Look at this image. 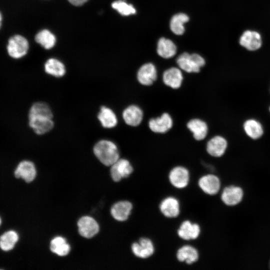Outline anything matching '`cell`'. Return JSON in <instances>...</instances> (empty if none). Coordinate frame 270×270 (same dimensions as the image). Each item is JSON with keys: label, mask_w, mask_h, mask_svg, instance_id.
I'll return each instance as SVG.
<instances>
[{"label": "cell", "mask_w": 270, "mask_h": 270, "mask_svg": "<svg viewBox=\"0 0 270 270\" xmlns=\"http://www.w3.org/2000/svg\"><path fill=\"white\" fill-rule=\"evenodd\" d=\"M98 119L105 128H112L118 122L117 116L114 110L106 106H102L98 114Z\"/></svg>", "instance_id": "cell-20"}, {"label": "cell", "mask_w": 270, "mask_h": 270, "mask_svg": "<svg viewBox=\"0 0 270 270\" xmlns=\"http://www.w3.org/2000/svg\"><path fill=\"white\" fill-rule=\"evenodd\" d=\"M132 250L136 257L146 258L152 256L154 252L152 241L148 238H141L138 242L132 245Z\"/></svg>", "instance_id": "cell-17"}, {"label": "cell", "mask_w": 270, "mask_h": 270, "mask_svg": "<svg viewBox=\"0 0 270 270\" xmlns=\"http://www.w3.org/2000/svg\"><path fill=\"white\" fill-rule=\"evenodd\" d=\"M157 70L152 63L142 65L138 69L136 78L138 82L144 86H150L157 79Z\"/></svg>", "instance_id": "cell-12"}, {"label": "cell", "mask_w": 270, "mask_h": 270, "mask_svg": "<svg viewBox=\"0 0 270 270\" xmlns=\"http://www.w3.org/2000/svg\"><path fill=\"white\" fill-rule=\"evenodd\" d=\"M132 208V203L128 201H120L114 204L111 208L112 217L120 222L125 221L130 214Z\"/></svg>", "instance_id": "cell-23"}, {"label": "cell", "mask_w": 270, "mask_h": 270, "mask_svg": "<svg viewBox=\"0 0 270 270\" xmlns=\"http://www.w3.org/2000/svg\"><path fill=\"white\" fill-rule=\"evenodd\" d=\"M88 0H68V1L72 5L80 6L82 5Z\"/></svg>", "instance_id": "cell-32"}, {"label": "cell", "mask_w": 270, "mask_h": 270, "mask_svg": "<svg viewBox=\"0 0 270 270\" xmlns=\"http://www.w3.org/2000/svg\"><path fill=\"white\" fill-rule=\"evenodd\" d=\"M188 20L189 17L185 14L180 13L174 15L170 22L171 30L176 34H182L184 32V24Z\"/></svg>", "instance_id": "cell-29"}, {"label": "cell", "mask_w": 270, "mask_h": 270, "mask_svg": "<svg viewBox=\"0 0 270 270\" xmlns=\"http://www.w3.org/2000/svg\"><path fill=\"white\" fill-rule=\"evenodd\" d=\"M51 251L59 256H65L70 251V246L62 237L57 236L53 238L50 244Z\"/></svg>", "instance_id": "cell-28"}, {"label": "cell", "mask_w": 270, "mask_h": 270, "mask_svg": "<svg viewBox=\"0 0 270 270\" xmlns=\"http://www.w3.org/2000/svg\"><path fill=\"white\" fill-rule=\"evenodd\" d=\"M2 16L1 13L0 12V28L2 25Z\"/></svg>", "instance_id": "cell-33"}, {"label": "cell", "mask_w": 270, "mask_h": 270, "mask_svg": "<svg viewBox=\"0 0 270 270\" xmlns=\"http://www.w3.org/2000/svg\"><path fill=\"white\" fill-rule=\"evenodd\" d=\"M268 111H269V112L270 113V106H269V108H268Z\"/></svg>", "instance_id": "cell-35"}, {"label": "cell", "mask_w": 270, "mask_h": 270, "mask_svg": "<svg viewBox=\"0 0 270 270\" xmlns=\"http://www.w3.org/2000/svg\"><path fill=\"white\" fill-rule=\"evenodd\" d=\"M176 63L181 70L188 73H197L205 65L206 62L198 54L184 52L177 58Z\"/></svg>", "instance_id": "cell-3"}, {"label": "cell", "mask_w": 270, "mask_h": 270, "mask_svg": "<svg viewBox=\"0 0 270 270\" xmlns=\"http://www.w3.org/2000/svg\"><path fill=\"white\" fill-rule=\"evenodd\" d=\"M28 46V41L24 37L20 35H15L8 40V53L13 58H20L27 54Z\"/></svg>", "instance_id": "cell-4"}, {"label": "cell", "mask_w": 270, "mask_h": 270, "mask_svg": "<svg viewBox=\"0 0 270 270\" xmlns=\"http://www.w3.org/2000/svg\"><path fill=\"white\" fill-rule=\"evenodd\" d=\"M1 224H2V219H1V218L0 217V226L1 225Z\"/></svg>", "instance_id": "cell-34"}, {"label": "cell", "mask_w": 270, "mask_h": 270, "mask_svg": "<svg viewBox=\"0 0 270 270\" xmlns=\"http://www.w3.org/2000/svg\"><path fill=\"white\" fill-rule=\"evenodd\" d=\"M78 232L83 237L91 238L94 236L99 230L98 222L92 218L84 216L78 222Z\"/></svg>", "instance_id": "cell-16"}, {"label": "cell", "mask_w": 270, "mask_h": 270, "mask_svg": "<svg viewBox=\"0 0 270 270\" xmlns=\"http://www.w3.org/2000/svg\"><path fill=\"white\" fill-rule=\"evenodd\" d=\"M18 234L14 230L4 232L0 236V248L8 252L12 250L18 240Z\"/></svg>", "instance_id": "cell-27"}, {"label": "cell", "mask_w": 270, "mask_h": 270, "mask_svg": "<svg viewBox=\"0 0 270 270\" xmlns=\"http://www.w3.org/2000/svg\"><path fill=\"white\" fill-rule=\"evenodd\" d=\"M243 197V190L236 186H230L224 188L221 194L222 202L228 206L238 204L242 202Z\"/></svg>", "instance_id": "cell-11"}, {"label": "cell", "mask_w": 270, "mask_h": 270, "mask_svg": "<svg viewBox=\"0 0 270 270\" xmlns=\"http://www.w3.org/2000/svg\"><path fill=\"white\" fill-rule=\"evenodd\" d=\"M186 126L196 140H202L208 135V126L204 120L200 118H194L190 120L188 122Z\"/></svg>", "instance_id": "cell-19"}, {"label": "cell", "mask_w": 270, "mask_h": 270, "mask_svg": "<svg viewBox=\"0 0 270 270\" xmlns=\"http://www.w3.org/2000/svg\"><path fill=\"white\" fill-rule=\"evenodd\" d=\"M173 120L168 112L162 114L160 116L150 118L148 122L150 130L156 134H164L173 126Z\"/></svg>", "instance_id": "cell-5"}, {"label": "cell", "mask_w": 270, "mask_h": 270, "mask_svg": "<svg viewBox=\"0 0 270 270\" xmlns=\"http://www.w3.org/2000/svg\"><path fill=\"white\" fill-rule=\"evenodd\" d=\"M93 152L99 161L106 166H111L120 158L117 145L110 140L97 142L94 146Z\"/></svg>", "instance_id": "cell-2"}, {"label": "cell", "mask_w": 270, "mask_h": 270, "mask_svg": "<svg viewBox=\"0 0 270 270\" xmlns=\"http://www.w3.org/2000/svg\"><path fill=\"white\" fill-rule=\"evenodd\" d=\"M242 129L246 135L254 140L261 138L264 133V128L262 123L254 118H247L244 122Z\"/></svg>", "instance_id": "cell-9"}, {"label": "cell", "mask_w": 270, "mask_h": 270, "mask_svg": "<svg viewBox=\"0 0 270 270\" xmlns=\"http://www.w3.org/2000/svg\"><path fill=\"white\" fill-rule=\"evenodd\" d=\"M122 117L124 122L131 126H137L142 121L144 112L142 108L137 105L131 104L126 107L122 112Z\"/></svg>", "instance_id": "cell-13"}, {"label": "cell", "mask_w": 270, "mask_h": 270, "mask_svg": "<svg viewBox=\"0 0 270 270\" xmlns=\"http://www.w3.org/2000/svg\"><path fill=\"white\" fill-rule=\"evenodd\" d=\"M183 75L180 68L172 67L166 70L162 74L164 84L172 89H178L182 85Z\"/></svg>", "instance_id": "cell-18"}, {"label": "cell", "mask_w": 270, "mask_h": 270, "mask_svg": "<svg viewBox=\"0 0 270 270\" xmlns=\"http://www.w3.org/2000/svg\"><path fill=\"white\" fill-rule=\"evenodd\" d=\"M240 44L248 50L254 51L259 49L262 44L260 34L254 30L244 32L239 40Z\"/></svg>", "instance_id": "cell-15"}, {"label": "cell", "mask_w": 270, "mask_h": 270, "mask_svg": "<svg viewBox=\"0 0 270 270\" xmlns=\"http://www.w3.org/2000/svg\"><path fill=\"white\" fill-rule=\"evenodd\" d=\"M176 52V47L171 40L164 38L159 40L158 42L157 52L160 56L164 58H170L173 57Z\"/></svg>", "instance_id": "cell-26"}, {"label": "cell", "mask_w": 270, "mask_h": 270, "mask_svg": "<svg viewBox=\"0 0 270 270\" xmlns=\"http://www.w3.org/2000/svg\"><path fill=\"white\" fill-rule=\"evenodd\" d=\"M176 258L180 262L190 264L198 259V253L194 247L186 245L180 248L176 253Z\"/></svg>", "instance_id": "cell-24"}, {"label": "cell", "mask_w": 270, "mask_h": 270, "mask_svg": "<svg viewBox=\"0 0 270 270\" xmlns=\"http://www.w3.org/2000/svg\"><path fill=\"white\" fill-rule=\"evenodd\" d=\"M228 147V142L226 138L221 135H216L208 141L206 150L210 156L220 158L226 153Z\"/></svg>", "instance_id": "cell-6"}, {"label": "cell", "mask_w": 270, "mask_h": 270, "mask_svg": "<svg viewBox=\"0 0 270 270\" xmlns=\"http://www.w3.org/2000/svg\"><path fill=\"white\" fill-rule=\"evenodd\" d=\"M134 170L130 162L126 158H119L111 166L110 175L115 182L128 178Z\"/></svg>", "instance_id": "cell-7"}, {"label": "cell", "mask_w": 270, "mask_h": 270, "mask_svg": "<svg viewBox=\"0 0 270 270\" xmlns=\"http://www.w3.org/2000/svg\"><path fill=\"white\" fill-rule=\"evenodd\" d=\"M112 6L124 16L135 14L136 12V10L133 6L131 4H128L124 0L114 2L112 4Z\"/></svg>", "instance_id": "cell-31"}, {"label": "cell", "mask_w": 270, "mask_h": 270, "mask_svg": "<svg viewBox=\"0 0 270 270\" xmlns=\"http://www.w3.org/2000/svg\"><path fill=\"white\" fill-rule=\"evenodd\" d=\"M46 72L56 78H62L66 72L64 64L58 59L51 58L46 60L44 66Z\"/></svg>", "instance_id": "cell-25"}, {"label": "cell", "mask_w": 270, "mask_h": 270, "mask_svg": "<svg viewBox=\"0 0 270 270\" xmlns=\"http://www.w3.org/2000/svg\"><path fill=\"white\" fill-rule=\"evenodd\" d=\"M200 232V228L197 224H193L190 220H185L180 224L178 230V236L184 240H195Z\"/></svg>", "instance_id": "cell-21"}, {"label": "cell", "mask_w": 270, "mask_h": 270, "mask_svg": "<svg viewBox=\"0 0 270 270\" xmlns=\"http://www.w3.org/2000/svg\"><path fill=\"white\" fill-rule=\"evenodd\" d=\"M14 174L16 178H22L26 182H30L36 176V170L33 162L28 160H23L17 165Z\"/></svg>", "instance_id": "cell-10"}, {"label": "cell", "mask_w": 270, "mask_h": 270, "mask_svg": "<svg viewBox=\"0 0 270 270\" xmlns=\"http://www.w3.org/2000/svg\"><path fill=\"white\" fill-rule=\"evenodd\" d=\"M35 40L46 49L54 47L56 42L54 35L48 30L39 32L35 36Z\"/></svg>", "instance_id": "cell-30"}, {"label": "cell", "mask_w": 270, "mask_h": 270, "mask_svg": "<svg viewBox=\"0 0 270 270\" xmlns=\"http://www.w3.org/2000/svg\"><path fill=\"white\" fill-rule=\"evenodd\" d=\"M170 184L178 188H186L190 181L188 170L182 166H176L172 168L168 174Z\"/></svg>", "instance_id": "cell-8"}, {"label": "cell", "mask_w": 270, "mask_h": 270, "mask_svg": "<svg viewBox=\"0 0 270 270\" xmlns=\"http://www.w3.org/2000/svg\"><path fill=\"white\" fill-rule=\"evenodd\" d=\"M160 210L162 214L168 218H174L180 214V203L174 197L169 196L164 199L160 204Z\"/></svg>", "instance_id": "cell-22"}, {"label": "cell", "mask_w": 270, "mask_h": 270, "mask_svg": "<svg viewBox=\"0 0 270 270\" xmlns=\"http://www.w3.org/2000/svg\"></svg>", "instance_id": "cell-36"}, {"label": "cell", "mask_w": 270, "mask_h": 270, "mask_svg": "<svg viewBox=\"0 0 270 270\" xmlns=\"http://www.w3.org/2000/svg\"><path fill=\"white\" fill-rule=\"evenodd\" d=\"M198 184L206 194L213 196L216 194L220 188V181L218 177L214 174H208L202 176Z\"/></svg>", "instance_id": "cell-14"}, {"label": "cell", "mask_w": 270, "mask_h": 270, "mask_svg": "<svg viewBox=\"0 0 270 270\" xmlns=\"http://www.w3.org/2000/svg\"><path fill=\"white\" fill-rule=\"evenodd\" d=\"M53 116L52 110L46 102H34L28 112V126L36 134H44L54 127Z\"/></svg>", "instance_id": "cell-1"}]
</instances>
